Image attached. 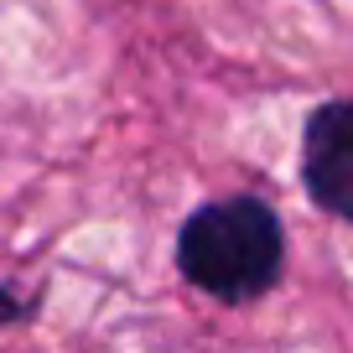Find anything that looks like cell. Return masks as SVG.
I'll list each match as a JSON object with an SVG mask.
<instances>
[{
    "instance_id": "obj_1",
    "label": "cell",
    "mask_w": 353,
    "mask_h": 353,
    "mask_svg": "<svg viewBox=\"0 0 353 353\" xmlns=\"http://www.w3.org/2000/svg\"><path fill=\"white\" fill-rule=\"evenodd\" d=\"M172 265L182 286L219 307H254L286 276V223L265 192H223L176 223Z\"/></svg>"
},
{
    "instance_id": "obj_3",
    "label": "cell",
    "mask_w": 353,
    "mask_h": 353,
    "mask_svg": "<svg viewBox=\"0 0 353 353\" xmlns=\"http://www.w3.org/2000/svg\"><path fill=\"white\" fill-rule=\"evenodd\" d=\"M37 312H42V296H37V291H16L11 281H0V332L37 322Z\"/></svg>"
},
{
    "instance_id": "obj_2",
    "label": "cell",
    "mask_w": 353,
    "mask_h": 353,
    "mask_svg": "<svg viewBox=\"0 0 353 353\" xmlns=\"http://www.w3.org/2000/svg\"><path fill=\"white\" fill-rule=\"evenodd\" d=\"M296 176L312 208L353 229V94H327L307 110Z\"/></svg>"
}]
</instances>
